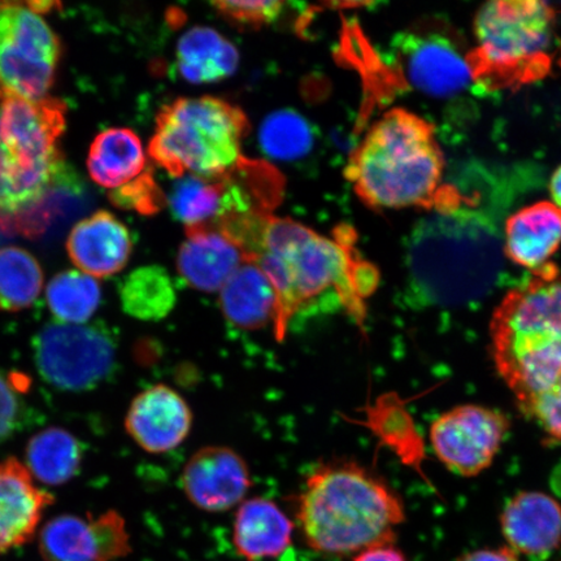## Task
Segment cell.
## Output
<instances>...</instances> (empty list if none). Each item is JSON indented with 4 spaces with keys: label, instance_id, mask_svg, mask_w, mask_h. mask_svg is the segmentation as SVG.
Segmentation results:
<instances>
[{
    "label": "cell",
    "instance_id": "27",
    "mask_svg": "<svg viewBox=\"0 0 561 561\" xmlns=\"http://www.w3.org/2000/svg\"><path fill=\"white\" fill-rule=\"evenodd\" d=\"M123 311L140 321L167 318L178 304L170 273L160 265H145L129 273L118 286Z\"/></svg>",
    "mask_w": 561,
    "mask_h": 561
},
{
    "label": "cell",
    "instance_id": "4",
    "mask_svg": "<svg viewBox=\"0 0 561 561\" xmlns=\"http://www.w3.org/2000/svg\"><path fill=\"white\" fill-rule=\"evenodd\" d=\"M297 518L310 549L346 557L394 545L405 515L401 497L381 477L356 461L336 460L308 476Z\"/></svg>",
    "mask_w": 561,
    "mask_h": 561
},
{
    "label": "cell",
    "instance_id": "34",
    "mask_svg": "<svg viewBox=\"0 0 561 561\" xmlns=\"http://www.w3.org/2000/svg\"><path fill=\"white\" fill-rule=\"evenodd\" d=\"M552 439L561 440V380L520 405Z\"/></svg>",
    "mask_w": 561,
    "mask_h": 561
},
{
    "label": "cell",
    "instance_id": "28",
    "mask_svg": "<svg viewBox=\"0 0 561 561\" xmlns=\"http://www.w3.org/2000/svg\"><path fill=\"white\" fill-rule=\"evenodd\" d=\"M102 290L94 277L79 271L56 275L46 289V301L56 321L87 324L100 308Z\"/></svg>",
    "mask_w": 561,
    "mask_h": 561
},
{
    "label": "cell",
    "instance_id": "30",
    "mask_svg": "<svg viewBox=\"0 0 561 561\" xmlns=\"http://www.w3.org/2000/svg\"><path fill=\"white\" fill-rule=\"evenodd\" d=\"M314 130L305 116L293 110H279L264 118L259 144L266 157L293 161L305 158L314 146Z\"/></svg>",
    "mask_w": 561,
    "mask_h": 561
},
{
    "label": "cell",
    "instance_id": "31",
    "mask_svg": "<svg viewBox=\"0 0 561 561\" xmlns=\"http://www.w3.org/2000/svg\"><path fill=\"white\" fill-rule=\"evenodd\" d=\"M30 380L24 375L0 370V444L23 431L32 415L24 396Z\"/></svg>",
    "mask_w": 561,
    "mask_h": 561
},
{
    "label": "cell",
    "instance_id": "11",
    "mask_svg": "<svg viewBox=\"0 0 561 561\" xmlns=\"http://www.w3.org/2000/svg\"><path fill=\"white\" fill-rule=\"evenodd\" d=\"M469 51L461 34L440 20L426 21L391 41L392 59L405 83L442 101L455 100L472 88Z\"/></svg>",
    "mask_w": 561,
    "mask_h": 561
},
{
    "label": "cell",
    "instance_id": "36",
    "mask_svg": "<svg viewBox=\"0 0 561 561\" xmlns=\"http://www.w3.org/2000/svg\"><path fill=\"white\" fill-rule=\"evenodd\" d=\"M458 561H520L517 553L510 547L496 550H477L465 553Z\"/></svg>",
    "mask_w": 561,
    "mask_h": 561
},
{
    "label": "cell",
    "instance_id": "25",
    "mask_svg": "<svg viewBox=\"0 0 561 561\" xmlns=\"http://www.w3.org/2000/svg\"><path fill=\"white\" fill-rule=\"evenodd\" d=\"M168 206L186 229L219 226L230 214L229 174L216 179L187 174L178 179Z\"/></svg>",
    "mask_w": 561,
    "mask_h": 561
},
{
    "label": "cell",
    "instance_id": "21",
    "mask_svg": "<svg viewBox=\"0 0 561 561\" xmlns=\"http://www.w3.org/2000/svg\"><path fill=\"white\" fill-rule=\"evenodd\" d=\"M294 524L275 502L265 497L243 501L236 512L233 543L248 561L277 558L289 549Z\"/></svg>",
    "mask_w": 561,
    "mask_h": 561
},
{
    "label": "cell",
    "instance_id": "12",
    "mask_svg": "<svg viewBox=\"0 0 561 561\" xmlns=\"http://www.w3.org/2000/svg\"><path fill=\"white\" fill-rule=\"evenodd\" d=\"M510 423L503 413L460 405L434 421L431 442L439 460L456 474H480L493 462Z\"/></svg>",
    "mask_w": 561,
    "mask_h": 561
},
{
    "label": "cell",
    "instance_id": "9",
    "mask_svg": "<svg viewBox=\"0 0 561 561\" xmlns=\"http://www.w3.org/2000/svg\"><path fill=\"white\" fill-rule=\"evenodd\" d=\"M35 368L45 382L67 392H85L115 374L117 342L103 324H46L33 339Z\"/></svg>",
    "mask_w": 561,
    "mask_h": 561
},
{
    "label": "cell",
    "instance_id": "20",
    "mask_svg": "<svg viewBox=\"0 0 561 561\" xmlns=\"http://www.w3.org/2000/svg\"><path fill=\"white\" fill-rule=\"evenodd\" d=\"M504 255L535 273L550 264L561 244V209L537 202L511 215L503 229Z\"/></svg>",
    "mask_w": 561,
    "mask_h": 561
},
{
    "label": "cell",
    "instance_id": "2",
    "mask_svg": "<svg viewBox=\"0 0 561 561\" xmlns=\"http://www.w3.org/2000/svg\"><path fill=\"white\" fill-rule=\"evenodd\" d=\"M503 231L469 196L433 209L405 242L407 297L423 305L458 306L489 296L500 283Z\"/></svg>",
    "mask_w": 561,
    "mask_h": 561
},
{
    "label": "cell",
    "instance_id": "7",
    "mask_svg": "<svg viewBox=\"0 0 561 561\" xmlns=\"http://www.w3.org/2000/svg\"><path fill=\"white\" fill-rule=\"evenodd\" d=\"M557 12L537 0H497L474 18L477 46L469 51L473 81L485 91L516 90L551 69Z\"/></svg>",
    "mask_w": 561,
    "mask_h": 561
},
{
    "label": "cell",
    "instance_id": "14",
    "mask_svg": "<svg viewBox=\"0 0 561 561\" xmlns=\"http://www.w3.org/2000/svg\"><path fill=\"white\" fill-rule=\"evenodd\" d=\"M182 489L196 508L220 514L244 501L252 485L248 462L227 446H206L186 462Z\"/></svg>",
    "mask_w": 561,
    "mask_h": 561
},
{
    "label": "cell",
    "instance_id": "16",
    "mask_svg": "<svg viewBox=\"0 0 561 561\" xmlns=\"http://www.w3.org/2000/svg\"><path fill=\"white\" fill-rule=\"evenodd\" d=\"M53 503L16 458L0 461V556L30 542Z\"/></svg>",
    "mask_w": 561,
    "mask_h": 561
},
{
    "label": "cell",
    "instance_id": "26",
    "mask_svg": "<svg viewBox=\"0 0 561 561\" xmlns=\"http://www.w3.org/2000/svg\"><path fill=\"white\" fill-rule=\"evenodd\" d=\"M83 453L85 447L75 434L59 426L47 427L27 442V471L47 486L65 485L79 474Z\"/></svg>",
    "mask_w": 561,
    "mask_h": 561
},
{
    "label": "cell",
    "instance_id": "19",
    "mask_svg": "<svg viewBox=\"0 0 561 561\" xmlns=\"http://www.w3.org/2000/svg\"><path fill=\"white\" fill-rule=\"evenodd\" d=\"M501 526L511 550L547 557L561 542V506L549 495L523 491L504 507Z\"/></svg>",
    "mask_w": 561,
    "mask_h": 561
},
{
    "label": "cell",
    "instance_id": "23",
    "mask_svg": "<svg viewBox=\"0 0 561 561\" xmlns=\"http://www.w3.org/2000/svg\"><path fill=\"white\" fill-rule=\"evenodd\" d=\"M240 65L237 47L208 26H194L179 41L175 66L191 83H214L228 79Z\"/></svg>",
    "mask_w": 561,
    "mask_h": 561
},
{
    "label": "cell",
    "instance_id": "22",
    "mask_svg": "<svg viewBox=\"0 0 561 561\" xmlns=\"http://www.w3.org/2000/svg\"><path fill=\"white\" fill-rule=\"evenodd\" d=\"M226 319L244 331H256L275 320L277 294L255 262H245L220 290Z\"/></svg>",
    "mask_w": 561,
    "mask_h": 561
},
{
    "label": "cell",
    "instance_id": "15",
    "mask_svg": "<svg viewBox=\"0 0 561 561\" xmlns=\"http://www.w3.org/2000/svg\"><path fill=\"white\" fill-rule=\"evenodd\" d=\"M193 412L178 391L153 385L133 399L125 430L136 444L150 454L174 450L191 434Z\"/></svg>",
    "mask_w": 561,
    "mask_h": 561
},
{
    "label": "cell",
    "instance_id": "35",
    "mask_svg": "<svg viewBox=\"0 0 561 561\" xmlns=\"http://www.w3.org/2000/svg\"><path fill=\"white\" fill-rule=\"evenodd\" d=\"M354 561H407L403 552L394 545L370 547L357 553Z\"/></svg>",
    "mask_w": 561,
    "mask_h": 561
},
{
    "label": "cell",
    "instance_id": "33",
    "mask_svg": "<svg viewBox=\"0 0 561 561\" xmlns=\"http://www.w3.org/2000/svg\"><path fill=\"white\" fill-rule=\"evenodd\" d=\"M216 11L228 20L229 23L242 27H262L263 25L271 24L277 20L283 13L285 3L275 2H233V0H226V2H214Z\"/></svg>",
    "mask_w": 561,
    "mask_h": 561
},
{
    "label": "cell",
    "instance_id": "6",
    "mask_svg": "<svg viewBox=\"0 0 561 561\" xmlns=\"http://www.w3.org/2000/svg\"><path fill=\"white\" fill-rule=\"evenodd\" d=\"M491 355L518 407L561 380V275L556 264L506 294L490 322Z\"/></svg>",
    "mask_w": 561,
    "mask_h": 561
},
{
    "label": "cell",
    "instance_id": "1",
    "mask_svg": "<svg viewBox=\"0 0 561 561\" xmlns=\"http://www.w3.org/2000/svg\"><path fill=\"white\" fill-rule=\"evenodd\" d=\"M243 249L275 287L273 333L278 342L285 340L294 316L329 293L362 324L364 299L380 280L374 264L355 257L345 233L331 240L304 224L270 214L255 222Z\"/></svg>",
    "mask_w": 561,
    "mask_h": 561
},
{
    "label": "cell",
    "instance_id": "10",
    "mask_svg": "<svg viewBox=\"0 0 561 561\" xmlns=\"http://www.w3.org/2000/svg\"><path fill=\"white\" fill-rule=\"evenodd\" d=\"M60 39L27 4L0 2V100H41L50 90Z\"/></svg>",
    "mask_w": 561,
    "mask_h": 561
},
{
    "label": "cell",
    "instance_id": "24",
    "mask_svg": "<svg viewBox=\"0 0 561 561\" xmlns=\"http://www.w3.org/2000/svg\"><path fill=\"white\" fill-rule=\"evenodd\" d=\"M88 170L100 186L117 188L129 184L146 171L142 142L130 129L104 130L90 147Z\"/></svg>",
    "mask_w": 561,
    "mask_h": 561
},
{
    "label": "cell",
    "instance_id": "17",
    "mask_svg": "<svg viewBox=\"0 0 561 561\" xmlns=\"http://www.w3.org/2000/svg\"><path fill=\"white\" fill-rule=\"evenodd\" d=\"M249 261L233 238L214 227L186 229L178 255L182 279L203 293H220L231 276Z\"/></svg>",
    "mask_w": 561,
    "mask_h": 561
},
{
    "label": "cell",
    "instance_id": "18",
    "mask_svg": "<svg viewBox=\"0 0 561 561\" xmlns=\"http://www.w3.org/2000/svg\"><path fill=\"white\" fill-rule=\"evenodd\" d=\"M70 261L91 277H108L128 264L133 241L128 228L107 210L75 226L68 237Z\"/></svg>",
    "mask_w": 561,
    "mask_h": 561
},
{
    "label": "cell",
    "instance_id": "5",
    "mask_svg": "<svg viewBox=\"0 0 561 561\" xmlns=\"http://www.w3.org/2000/svg\"><path fill=\"white\" fill-rule=\"evenodd\" d=\"M444 171L434 126L409 110L392 108L364 137L346 178L371 208L432 210L446 188Z\"/></svg>",
    "mask_w": 561,
    "mask_h": 561
},
{
    "label": "cell",
    "instance_id": "8",
    "mask_svg": "<svg viewBox=\"0 0 561 561\" xmlns=\"http://www.w3.org/2000/svg\"><path fill=\"white\" fill-rule=\"evenodd\" d=\"M249 128L244 112L220 98H180L159 112L149 156L175 179L222 178L243 163Z\"/></svg>",
    "mask_w": 561,
    "mask_h": 561
},
{
    "label": "cell",
    "instance_id": "13",
    "mask_svg": "<svg viewBox=\"0 0 561 561\" xmlns=\"http://www.w3.org/2000/svg\"><path fill=\"white\" fill-rule=\"evenodd\" d=\"M39 551L46 561H115L130 553V536L114 510L100 516L60 515L42 528Z\"/></svg>",
    "mask_w": 561,
    "mask_h": 561
},
{
    "label": "cell",
    "instance_id": "29",
    "mask_svg": "<svg viewBox=\"0 0 561 561\" xmlns=\"http://www.w3.org/2000/svg\"><path fill=\"white\" fill-rule=\"evenodd\" d=\"M44 287V271L37 259L20 248L0 249V310L30 308Z\"/></svg>",
    "mask_w": 561,
    "mask_h": 561
},
{
    "label": "cell",
    "instance_id": "32",
    "mask_svg": "<svg viewBox=\"0 0 561 561\" xmlns=\"http://www.w3.org/2000/svg\"><path fill=\"white\" fill-rule=\"evenodd\" d=\"M112 205L137 210L140 215H153L163 207L164 195L150 171L110 193Z\"/></svg>",
    "mask_w": 561,
    "mask_h": 561
},
{
    "label": "cell",
    "instance_id": "3",
    "mask_svg": "<svg viewBox=\"0 0 561 561\" xmlns=\"http://www.w3.org/2000/svg\"><path fill=\"white\" fill-rule=\"evenodd\" d=\"M67 104L56 98H7L0 104V231L39 237L77 179L59 149Z\"/></svg>",
    "mask_w": 561,
    "mask_h": 561
},
{
    "label": "cell",
    "instance_id": "37",
    "mask_svg": "<svg viewBox=\"0 0 561 561\" xmlns=\"http://www.w3.org/2000/svg\"><path fill=\"white\" fill-rule=\"evenodd\" d=\"M552 203L561 209V165L553 172L550 182Z\"/></svg>",
    "mask_w": 561,
    "mask_h": 561
}]
</instances>
